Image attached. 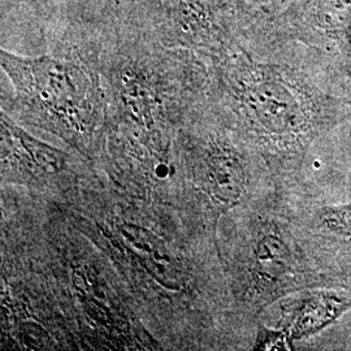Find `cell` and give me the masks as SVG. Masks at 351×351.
<instances>
[{"label": "cell", "mask_w": 351, "mask_h": 351, "mask_svg": "<svg viewBox=\"0 0 351 351\" xmlns=\"http://www.w3.org/2000/svg\"><path fill=\"white\" fill-rule=\"evenodd\" d=\"M62 51L30 58L1 50V68L12 82L11 107L68 138H88L104 113L101 75L75 37L64 42Z\"/></svg>", "instance_id": "cell-1"}, {"label": "cell", "mask_w": 351, "mask_h": 351, "mask_svg": "<svg viewBox=\"0 0 351 351\" xmlns=\"http://www.w3.org/2000/svg\"><path fill=\"white\" fill-rule=\"evenodd\" d=\"M114 8L145 37L203 60L223 55L232 43L233 0H133Z\"/></svg>", "instance_id": "cell-2"}, {"label": "cell", "mask_w": 351, "mask_h": 351, "mask_svg": "<svg viewBox=\"0 0 351 351\" xmlns=\"http://www.w3.org/2000/svg\"><path fill=\"white\" fill-rule=\"evenodd\" d=\"M117 230L126 247L155 282L171 291L184 289L182 271L159 236L133 223L120 224Z\"/></svg>", "instance_id": "cell-3"}, {"label": "cell", "mask_w": 351, "mask_h": 351, "mask_svg": "<svg viewBox=\"0 0 351 351\" xmlns=\"http://www.w3.org/2000/svg\"><path fill=\"white\" fill-rule=\"evenodd\" d=\"M203 188L215 203L232 207L245 189V172L239 156L221 147H213L203 162Z\"/></svg>", "instance_id": "cell-4"}, {"label": "cell", "mask_w": 351, "mask_h": 351, "mask_svg": "<svg viewBox=\"0 0 351 351\" xmlns=\"http://www.w3.org/2000/svg\"><path fill=\"white\" fill-rule=\"evenodd\" d=\"M1 137L3 146L12 150L26 169L37 175L58 173L65 165V155L62 151L32 137L4 112H1Z\"/></svg>", "instance_id": "cell-5"}, {"label": "cell", "mask_w": 351, "mask_h": 351, "mask_svg": "<svg viewBox=\"0 0 351 351\" xmlns=\"http://www.w3.org/2000/svg\"><path fill=\"white\" fill-rule=\"evenodd\" d=\"M323 220L332 230L351 234V204L328 208L323 213Z\"/></svg>", "instance_id": "cell-6"}, {"label": "cell", "mask_w": 351, "mask_h": 351, "mask_svg": "<svg viewBox=\"0 0 351 351\" xmlns=\"http://www.w3.org/2000/svg\"><path fill=\"white\" fill-rule=\"evenodd\" d=\"M155 175L158 176L159 178L168 177V176H169V168H168V165L159 164V165L155 168Z\"/></svg>", "instance_id": "cell-7"}, {"label": "cell", "mask_w": 351, "mask_h": 351, "mask_svg": "<svg viewBox=\"0 0 351 351\" xmlns=\"http://www.w3.org/2000/svg\"><path fill=\"white\" fill-rule=\"evenodd\" d=\"M133 0H106V3L114 5V7H126L132 3Z\"/></svg>", "instance_id": "cell-8"}]
</instances>
